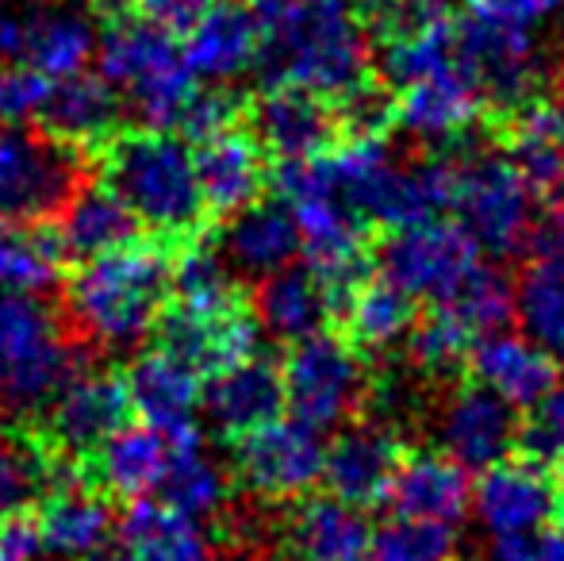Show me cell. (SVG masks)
Segmentation results:
<instances>
[{"mask_svg":"<svg viewBox=\"0 0 564 561\" xmlns=\"http://www.w3.org/2000/svg\"><path fill=\"white\" fill-rule=\"evenodd\" d=\"M258 20V69L269 85H292L349 105L369 93V28L357 0H246Z\"/></svg>","mask_w":564,"mask_h":561,"instance_id":"6da1fadb","label":"cell"},{"mask_svg":"<svg viewBox=\"0 0 564 561\" xmlns=\"http://www.w3.org/2000/svg\"><path fill=\"white\" fill-rule=\"evenodd\" d=\"M384 82L395 93L392 120L419 142L460 139L480 120V77L468 66L449 15L388 39Z\"/></svg>","mask_w":564,"mask_h":561,"instance_id":"7a4b0ae2","label":"cell"},{"mask_svg":"<svg viewBox=\"0 0 564 561\" xmlns=\"http://www.w3.org/2000/svg\"><path fill=\"white\" fill-rule=\"evenodd\" d=\"M97 177L139 216L150 239L185 242L204 231L208 204L196 177V158L188 139L162 128H119L89 158Z\"/></svg>","mask_w":564,"mask_h":561,"instance_id":"3957f363","label":"cell"},{"mask_svg":"<svg viewBox=\"0 0 564 561\" xmlns=\"http://www.w3.org/2000/svg\"><path fill=\"white\" fill-rule=\"evenodd\" d=\"M147 239L85 258L66 278L74 327L108 350L139 346L170 304V242Z\"/></svg>","mask_w":564,"mask_h":561,"instance_id":"277c9868","label":"cell"},{"mask_svg":"<svg viewBox=\"0 0 564 561\" xmlns=\"http://www.w3.org/2000/svg\"><path fill=\"white\" fill-rule=\"evenodd\" d=\"M97 74L123 97L142 128L177 131L200 77L188 69L177 31L139 12L108 15L97 39Z\"/></svg>","mask_w":564,"mask_h":561,"instance_id":"5b68a950","label":"cell"},{"mask_svg":"<svg viewBox=\"0 0 564 561\" xmlns=\"http://www.w3.org/2000/svg\"><path fill=\"white\" fill-rule=\"evenodd\" d=\"M273 185L300 227L307 273L330 292L335 308H341V300L365 281V219L341 201L323 154L281 158Z\"/></svg>","mask_w":564,"mask_h":561,"instance_id":"8992f818","label":"cell"},{"mask_svg":"<svg viewBox=\"0 0 564 561\" xmlns=\"http://www.w3.org/2000/svg\"><path fill=\"white\" fill-rule=\"evenodd\" d=\"M564 15V0H460L457 35L484 97L522 105L534 97L545 66V31Z\"/></svg>","mask_w":564,"mask_h":561,"instance_id":"52a82bcc","label":"cell"},{"mask_svg":"<svg viewBox=\"0 0 564 561\" xmlns=\"http://www.w3.org/2000/svg\"><path fill=\"white\" fill-rule=\"evenodd\" d=\"M82 369L77 346L35 292H0V397L15 412H39Z\"/></svg>","mask_w":564,"mask_h":561,"instance_id":"ba28073f","label":"cell"},{"mask_svg":"<svg viewBox=\"0 0 564 561\" xmlns=\"http://www.w3.org/2000/svg\"><path fill=\"white\" fill-rule=\"evenodd\" d=\"M457 224L488 255H519L534 239V188L511 158L473 150L453 158V204Z\"/></svg>","mask_w":564,"mask_h":561,"instance_id":"9c48e42d","label":"cell"},{"mask_svg":"<svg viewBox=\"0 0 564 561\" xmlns=\"http://www.w3.org/2000/svg\"><path fill=\"white\" fill-rule=\"evenodd\" d=\"M89 158L66 142L0 123V219L8 224H51L66 201L85 185Z\"/></svg>","mask_w":564,"mask_h":561,"instance_id":"30bf717a","label":"cell"},{"mask_svg":"<svg viewBox=\"0 0 564 561\" xmlns=\"http://www.w3.org/2000/svg\"><path fill=\"white\" fill-rule=\"evenodd\" d=\"M284 404L300 423L315 431H335L361 408L369 377L354 343L327 331L292 343L284 358Z\"/></svg>","mask_w":564,"mask_h":561,"instance_id":"8fae6325","label":"cell"},{"mask_svg":"<svg viewBox=\"0 0 564 561\" xmlns=\"http://www.w3.org/2000/svg\"><path fill=\"white\" fill-rule=\"evenodd\" d=\"M28 420L35 423V431L43 434V442L62 462L74 465L77 457L100 446L112 431L134 420L123 369H74L66 385Z\"/></svg>","mask_w":564,"mask_h":561,"instance_id":"7c38bea8","label":"cell"},{"mask_svg":"<svg viewBox=\"0 0 564 561\" xmlns=\"http://www.w3.org/2000/svg\"><path fill=\"white\" fill-rule=\"evenodd\" d=\"M484 250L473 235L453 219H419L395 227L392 239L380 247V270L388 281L408 289L415 300H449L484 266Z\"/></svg>","mask_w":564,"mask_h":561,"instance_id":"4fadbf2b","label":"cell"},{"mask_svg":"<svg viewBox=\"0 0 564 561\" xmlns=\"http://www.w3.org/2000/svg\"><path fill=\"white\" fill-rule=\"evenodd\" d=\"M323 465H327L323 431L300 423L296 416H289V420L276 416L246 439H238V481L261 500L276 504L307 496L323 481Z\"/></svg>","mask_w":564,"mask_h":561,"instance_id":"5bb4252c","label":"cell"},{"mask_svg":"<svg viewBox=\"0 0 564 561\" xmlns=\"http://www.w3.org/2000/svg\"><path fill=\"white\" fill-rule=\"evenodd\" d=\"M158 350L185 362L204 381L224 369L258 354L261 320L238 300L227 308H181L165 304L162 320L154 323Z\"/></svg>","mask_w":564,"mask_h":561,"instance_id":"9a60e30c","label":"cell"},{"mask_svg":"<svg viewBox=\"0 0 564 561\" xmlns=\"http://www.w3.org/2000/svg\"><path fill=\"white\" fill-rule=\"evenodd\" d=\"M473 516L488 539H511L550 527L557 516V485L534 462H496L473 485Z\"/></svg>","mask_w":564,"mask_h":561,"instance_id":"2e32d148","label":"cell"},{"mask_svg":"<svg viewBox=\"0 0 564 561\" xmlns=\"http://www.w3.org/2000/svg\"><path fill=\"white\" fill-rule=\"evenodd\" d=\"M97 28L77 12H0V62H23L51 82L97 58Z\"/></svg>","mask_w":564,"mask_h":561,"instance_id":"e0dca14e","label":"cell"},{"mask_svg":"<svg viewBox=\"0 0 564 561\" xmlns=\"http://www.w3.org/2000/svg\"><path fill=\"white\" fill-rule=\"evenodd\" d=\"M170 454H173V442L158 427L131 420L108 434L100 446H93L89 454L77 457L69 470H74L77 481L105 493L108 500L131 504L139 496L154 493L165 465H170Z\"/></svg>","mask_w":564,"mask_h":561,"instance_id":"ac0fdd59","label":"cell"},{"mask_svg":"<svg viewBox=\"0 0 564 561\" xmlns=\"http://www.w3.org/2000/svg\"><path fill=\"white\" fill-rule=\"evenodd\" d=\"M127 389H131V404L134 416L142 423L158 427L173 446H185V442H204L200 439V423H196V412H200L204 389L200 374L177 362L165 350H147L123 369Z\"/></svg>","mask_w":564,"mask_h":561,"instance_id":"d6986e66","label":"cell"},{"mask_svg":"<svg viewBox=\"0 0 564 561\" xmlns=\"http://www.w3.org/2000/svg\"><path fill=\"white\" fill-rule=\"evenodd\" d=\"M119 120H123V97L100 74H85V69L51 82L35 112V128L43 136L82 150L85 158H93L97 147L116 136Z\"/></svg>","mask_w":564,"mask_h":561,"instance_id":"ffe728a7","label":"cell"},{"mask_svg":"<svg viewBox=\"0 0 564 561\" xmlns=\"http://www.w3.org/2000/svg\"><path fill=\"white\" fill-rule=\"evenodd\" d=\"M39 527H43L46 554L62 561H85L112 542L116 511L112 500L85 481L74 477V470H62V477L39 496Z\"/></svg>","mask_w":564,"mask_h":561,"instance_id":"44dd1931","label":"cell"},{"mask_svg":"<svg viewBox=\"0 0 564 561\" xmlns=\"http://www.w3.org/2000/svg\"><path fill=\"white\" fill-rule=\"evenodd\" d=\"M442 446L449 457H457L465 470H488L503 462L519 446V416L514 404L496 397L484 385L457 389L442 408Z\"/></svg>","mask_w":564,"mask_h":561,"instance_id":"7402d4cb","label":"cell"},{"mask_svg":"<svg viewBox=\"0 0 564 561\" xmlns=\"http://www.w3.org/2000/svg\"><path fill=\"white\" fill-rule=\"evenodd\" d=\"M185 62L200 82L227 85L258 69V20L246 0H216L185 28Z\"/></svg>","mask_w":564,"mask_h":561,"instance_id":"603a6c76","label":"cell"},{"mask_svg":"<svg viewBox=\"0 0 564 561\" xmlns=\"http://www.w3.org/2000/svg\"><path fill=\"white\" fill-rule=\"evenodd\" d=\"M465 366L473 369L476 385L491 389L514 408H530L557 385V358L530 335H514L507 327L476 338Z\"/></svg>","mask_w":564,"mask_h":561,"instance_id":"cb8c5ba5","label":"cell"},{"mask_svg":"<svg viewBox=\"0 0 564 561\" xmlns=\"http://www.w3.org/2000/svg\"><path fill=\"white\" fill-rule=\"evenodd\" d=\"M193 158L208 216H235V212L250 208L269 181L265 147L238 123L204 142H193Z\"/></svg>","mask_w":564,"mask_h":561,"instance_id":"d4e9b609","label":"cell"},{"mask_svg":"<svg viewBox=\"0 0 564 561\" xmlns=\"http://www.w3.org/2000/svg\"><path fill=\"white\" fill-rule=\"evenodd\" d=\"M200 408L208 412V423L216 427L219 439H246L261 423L276 420L284 408V377L273 362L250 354L246 362L208 377Z\"/></svg>","mask_w":564,"mask_h":561,"instance_id":"484cf974","label":"cell"},{"mask_svg":"<svg viewBox=\"0 0 564 561\" xmlns=\"http://www.w3.org/2000/svg\"><path fill=\"white\" fill-rule=\"evenodd\" d=\"M108 554L112 561H212V539L204 535L200 519L139 496L116 519Z\"/></svg>","mask_w":564,"mask_h":561,"instance_id":"4316f807","label":"cell"},{"mask_svg":"<svg viewBox=\"0 0 564 561\" xmlns=\"http://www.w3.org/2000/svg\"><path fill=\"white\" fill-rule=\"evenodd\" d=\"M395 465H400V442L384 423H354L327 446L323 481L330 493L357 508L388 500Z\"/></svg>","mask_w":564,"mask_h":561,"instance_id":"83f0119b","label":"cell"},{"mask_svg":"<svg viewBox=\"0 0 564 561\" xmlns=\"http://www.w3.org/2000/svg\"><path fill=\"white\" fill-rule=\"evenodd\" d=\"M388 500H392L395 516L434 519V524L453 527L457 519H465L468 504H473V485L457 457L442 454V450H419V454L400 457Z\"/></svg>","mask_w":564,"mask_h":561,"instance_id":"f1b7e54d","label":"cell"},{"mask_svg":"<svg viewBox=\"0 0 564 561\" xmlns=\"http://www.w3.org/2000/svg\"><path fill=\"white\" fill-rule=\"evenodd\" d=\"M369 524L361 508L341 496H307L296 504L284 527L289 561H365L369 558Z\"/></svg>","mask_w":564,"mask_h":561,"instance_id":"f546056e","label":"cell"},{"mask_svg":"<svg viewBox=\"0 0 564 561\" xmlns=\"http://www.w3.org/2000/svg\"><path fill=\"white\" fill-rule=\"evenodd\" d=\"M54 231H58L62 250H66V258L74 266L85 262V258L108 255V250L131 247V242L147 239L139 216L100 177L69 196L66 208L54 219Z\"/></svg>","mask_w":564,"mask_h":561,"instance_id":"4dcf8cb0","label":"cell"},{"mask_svg":"<svg viewBox=\"0 0 564 561\" xmlns=\"http://www.w3.org/2000/svg\"><path fill=\"white\" fill-rule=\"evenodd\" d=\"M253 136L276 158H312L335 142V116L315 93L269 85L253 108Z\"/></svg>","mask_w":564,"mask_h":561,"instance_id":"1f68e13d","label":"cell"},{"mask_svg":"<svg viewBox=\"0 0 564 561\" xmlns=\"http://www.w3.org/2000/svg\"><path fill=\"white\" fill-rule=\"evenodd\" d=\"M507 158L534 193L564 188V100L527 97L507 128Z\"/></svg>","mask_w":564,"mask_h":561,"instance_id":"d6a6232c","label":"cell"},{"mask_svg":"<svg viewBox=\"0 0 564 561\" xmlns=\"http://www.w3.org/2000/svg\"><path fill=\"white\" fill-rule=\"evenodd\" d=\"M227 262L250 278H273L300 255V227L284 204H258L235 212L224 235Z\"/></svg>","mask_w":564,"mask_h":561,"instance_id":"836d02e7","label":"cell"},{"mask_svg":"<svg viewBox=\"0 0 564 561\" xmlns=\"http://www.w3.org/2000/svg\"><path fill=\"white\" fill-rule=\"evenodd\" d=\"M514 312L534 343L564 362V239H542L514 289Z\"/></svg>","mask_w":564,"mask_h":561,"instance_id":"e575fe53","label":"cell"},{"mask_svg":"<svg viewBox=\"0 0 564 561\" xmlns=\"http://www.w3.org/2000/svg\"><path fill=\"white\" fill-rule=\"evenodd\" d=\"M346 331L349 343L357 350H392V346L408 343V335L415 331V296L408 289H400L395 281H361L346 300Z\"/></svg>","mask_w":564,"mask_h":561,"instance_id":"d590c367","label":"cell"},{"mask_svg":"<svg viewBox=\"0 0 564 561\" xmlns=\"http://www.w3.org/2000/svg\"><path fill=\"white\" fill-rule=\"evenodd\" d=\"M330 312H335V300L307 270L273 273L258 292L261 331L284 338V343H300V338L323 331Z\"/></svg>","mask_w":564,"mask_h":561,"instance_id":"8d00e7d4","label":"cell"},{"mask_svg":"<svg viewBox=\"0 0 564 561\" xmlns=\"http://www.w3.org/2000/svg\"><path fill=\"white\" fill-rule=\"evenodd\" d=\"M66 250L51 224L0 219V284L12 292H43L66 278Z\"/></svg>","mask_w":564,"mask_h":561,"instance_id":"74e56055","label":"cell"},{"mask_svg":"<svg viewBox=\"0 0 564 561\" xmlns=\"http://www.w3.org/2000/svg\"><path fill=\"white\" fill-rule=\"evenodd\" d=\"M227 473L216 457L204 450V442H185L173 446L170 465L158 481V500L170 504L173 511L188 519H208L224 508L227 500Z\"/></svg>","mask_w":564,"mask_h":561,"instance_id":"f35d334b","label":"cell"},{"mask_svg":"<svg viewBox=\"0 0 564 561\" xmlns=\"http://www.w3.org/2000/svg\"><path fill=\"white\" fill-rule=\"evenodd\" d=\"M238 284L230 262L208 242L196 239L170 247V304L181 308H227L238 304Z\"/></svg>","mask_w":564,"mask_h":561,"instance_id":"ab89813d","label":"cell"},{"mask_svg":"<svg viewBox=\"0 0 564 561\" xmlns=\"http://www.w3.org/2000/svg\"><path fill=\"white\" fill-rule=\"evenodd\" d=\"M453 558H457V535H453L449 524L395 516L372 531L369 558L365 561H453Z\"/></svg>","mask_w":564,"mask_h":561,"instance_id":"60d3db41","label":"cell"},{"mask_svg":"<svg viewBox=\"0 0 564 561\" xmlns=\"http://www.w3.org/2000/svg\"><path fill=\"white\" fill-rule=\"evenodd\" d=\"M442 308H449L476 338L488 335V331H499L511 323L514 315V289L511 281L503 278L491 266H480L449 300H442Z\"/></svg>","mask_w":564,"mask_h":561,"instance_id":"b9f144b4","label":"cell"},{"mask_svg":"<svg viewBox=\"0 0 564 561\" xmlns=\"http://www.w3.org/2000/svg\"><path fill=\"white\" fill-rule=\"evenodd\" d=\"M473 343H476L473 331L442 304L423 323H415V331L408 335L411 358L423 369H431V374H449L453 366H460L468 358V350H473Z\"/></svg>","mask_w":564,"mask_h":561,"instance_id":"7bdbcfd3","label":"cell"},{"mask_svg":"<svg viewBox=\"0 0 564 561\" xmlns=\"http://www.w3.org/2000/svg\"><path fill=\"white\" fill-rule=\"evenodd\" d=\"M519 450L527 462L542 465H564V389L553 385L542 400L527 408V420L519 423Z\"/></svg>","mask_w":564,"mask_h":561,"instance_id":"ee69618b","label":"cell"},{"mask_svg":"<svg viewBox=\"0 0 564 561\" xmlns=\"http://www.w3.org/2000/svg\"><path fill=\"white\" fill-rule=\"evenodd\" d=\"M449 4L453 0H357L369 35H380L384 43L411 28L449 15Z\"/></svg>","mask_w":564,"mask_h":561,"instance_id":"f6af8a7d","label":"cell"},{"mask_svg":"<svg viewBox=\"0 0 564 561\" xmlns=\"http://www.w3.org/2000/svg\"><path fill=\"white\" fill-rule=\"evenodd\" d=\"M46 89H51V77L46 74L23 66V62H4L0 66V123L35 120Z\"/></svg>","mask_w":564,"mask_h":561,"instance_id":"bcb514c9","label":"cell"},{"mask_svg":"<svg viewBox=\"0 0 564 561\" xmlns=\"http://www.w3.org/2000/svg\"><path fill=\"white\" fill-rule=\"evenodd\" d=\"M238 123V105L235 97H227L224 89H196V97L188 100L185 116L177 123V136L188 142H204L219 131L235 128Z\"/></svg>","mask_w":564,"mask_h":561,"instance_id":"7dc6e473","label":"cell"},{"mask_svg":"<svg viewBox=\"0 0 564 561\" xmlns=\"http://www.w3.org/2000/svg\"><path fill=\"white\" fill-rule=\"evenodd\" d=\"M43 550L46 547L35 504H23V508L0 516V561H35Z\"/></svg>","mask_w":564,"mask_h":561,"instance_id":"c3c4849f","label":"cell"},{"mask_svg":"<svg viewBox=\"0 0 564 561\" xmlns=\"http://www.w3.org/2000/svg\"><path fill=\"white\" fill-rule=\"evenodd\" d=\"M491 561H564V531H530L511 539H491Z\"/></svg>","mask_w":564,"mask_h":561,"instance_id":"681fc988","label":"cell"},{"mask_svg":"<svg viewBox=\"0 0 564 561\" xmlns=\"http://www.w3.org/2000/svg\"><path fill=\"white\" fill-rule=\"evenodd\" d=\"M131 4H134V12H139V15L162 23V28L185 31L188 23H193L208 4H216V0H131Z\"/></svg>","mask_w":564,"mask_h":561,"instance_id":"f907efd6","label":"cell"},{"mask_svg":"<svg viewBox=\"0 0 564 561\" xmlns=\"http://www.w3.org/2000/svg\"><path fill=\"white\" fill-rule=\"evenodd\" d=\"M97 8L105 15H119V12H131V0H97Z\"/></svg>","mask_w":564,"mask_h":561,"instance_id":"816d5d0a","label":"cell"},{"mask_svg":"<svg viewBox=\"0 0 564 561\" xmlns=\"http://www.w3.org/2000/svg\"><path fill=\"white\" fill-rule=\"evenodd\" d=\"M557 500H561V511H564V481H561V493H557Z\"/></svg>","mask_w":564,"mask_h":561,"instance_id":"f5cc1de1","label":"cell"}]
</instances>
